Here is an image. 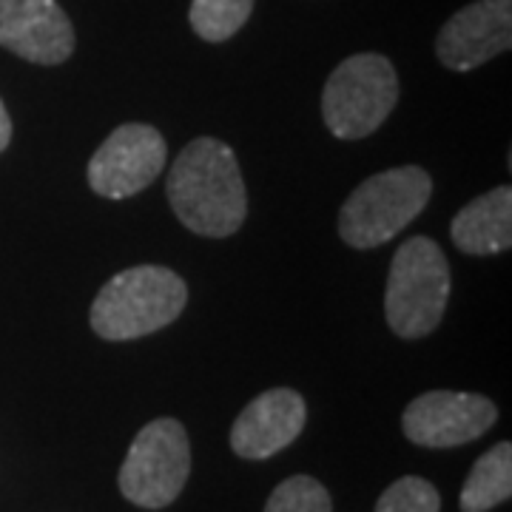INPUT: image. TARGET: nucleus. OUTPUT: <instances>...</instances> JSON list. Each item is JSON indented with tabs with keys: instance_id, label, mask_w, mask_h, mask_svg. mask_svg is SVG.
Segmentation results:
<instances>
[{
	"instance_id": "f257e3e1",
	"label": "nucleus",
	"mask_w": 512,
	"mask_h": 512,
	"mask_svg": "<svg viewBox=\"0 0 512 512\" xmlns=\"http://www.w3.org/2000/svg\"><path fill=\"white\" fill-rule=\"evenodd\" d=\"M165 191L177 220L202 237H231L248 217L237 154L214 137H197L180 151Z\"/></svg>"
},
{
	"instance_id": "f03ea898",
	"label": "nucleus",
	"mask_w": 512,
	"mask_h": 512,
	"mask_svg": "<svg viewBox=\"0 0 512 512\" xmlns=\"http://www.w3.org/2000/svg\"><path fill=\"white\" fill-rule=\"evenodd\" d=\"M188 302L183 276L163 265H137L111 276L92 302L89 322L100 339L128 342L171 325Z\"/></svg>"
},
{
	"instance_id": "7ed1b4c3",
	"label": "nucleus",
	"mask_w": 512,
	"mask_h": 512,
	"mask_svg": "<svg viewBox=\"0 0 512 512\" xmlns=\"http://www.w3.org/2000/svg\"><path fill=\"white\" fill-rule=\"evenodd\" d=\"M450 299V262L430 237H413L393 256L384 316L402 339H421L439 328Z\"/></svg>"
},
{
	"instance_id": "20e7f679",
	"label": "nucleus",
	"mask_w": 512,
	"mask_h": 512,
	"mask_svg": "<svg viewBox=\"0 0 512 512\" xmlns=\"http://www.w3.org/2000/svg\"><path fill=\"white\" fill-rule=\"evenodd\" d=\"M433 180L421 165L387 168L359 185L339 211V234L350 248H379L424 211Z\"/></svg>"
},
{
	"instance_id": "39448f33",
	"label": "nucleus",
	"mask_w": 512,
	"mask_h": 512,
	"mask_svg": "<svg viewBox=\"0 0 512 512\" xmlns=\"http://www.w3.org/2000/svg\"><path fill=\"white\" fill-rule=\"evenodd\" d=\"M399 100V77L382 55H353L342 60L325 83L322 117L339 140H362L390 117Z\"/></svg>"
},
{
	"instance_id": "423d86ee",
	"label": "nucleus",
	"mask_w": 512,
	"mask_h": 512,
	"mask_svg": "<svg viewBox=\"0 0 512 512\" xmlns=\"http://www.w3.org/2000/svg\"><path fill=\"white\" fill-rule=\"evenodd\" d=\"M191 473V447L177 419H154L131 441L120 467V490L143 510H163L183 493Z\"/></svg>"
},
{
	"instance_id": "0eeeda50",
	"label": "nucleus",
	"mask_w": 512,
	"mask_h": 512,
	"mask_svg": "<svg viewBox=\"0 0 512 512\" xmlns=\"http://www.w3.org/2000/svg\"><path fill=\"white\" fill-rule=\"evenodd\" d=\"M165 165L163 134L146 123L114 128L89 163V185L94 194L126 200L160 177Z\"/></svg>"
},
{
	"instance_id": "6e6552de",
	"label": "nucleus",
	"mask_w": 512,
	"mask_h": 512,
	"mask_svg": "<svg viewBox=\"0 0 512 512\" xmlns=\"http://www.w3.org/2000/svg\"><path fill=\"white\" fill-rule=\"evenodd\" d=\"M498 419V410L487 396L430 390L407 404L402 430L419 447H458L484 436Z\"/></svg>"
},
{
	"instance_id": "1a4fd4ad",
	"label": "nucleus",
	"mask_w": 512,
	"mask_h": 512,
	"mask_svg": "<svg viewBox=\"0 0 512 512\" xmlns=\"http://www.w3.org/2000/svg\"><path fill=\"white\" fill-rule=\"evenodd\" d=\"M512 46V0H476L441 26L436 55L453 72L484 66Z\"/></svg>"
},
{
	"instance_id": "9d476101",
	"label": "nucleus",
	"mask_w": 512,
	"mask_h": 512,
	"mask_svg": "<svg viewBox=\"0 0 512 512\" xmlns=\"http://www.w3.org/2000/svg\"><path fill=\"white\" fill-rule=\"evenodd\" d=\"M0 46L40 66H57L74 52V29L57 0H0Z\"/></svg>"
},
{
	"instance_id": "9b49d317",
	"label": "nucleus",
	"mask_w": 512,
	"mask_h": 512,
	"mask_svg": "<svg viewBox=\"0 0 512 512\" xmlns=\"http://www.w3.org/2000/svg\"><path fill=\"white\" fill-rule=\"evenodd\" d=\"M308 419L305 399L291 387H274L248 404L231 430V447L242 458H271L296 441Z\"/></svg>"
},
{
	"instance_id": "f8f14e48",
	"label": "nucleus",
	"mask_w": 512,
	"mask_h": 512,
	"mask_svg": "<svg viewBox=\"0 0 512 512\" xmlns=\"http://www.w3.org/2000/svg\"><path fill=\"white\" fill-rule=\"evenodd\" d=\"M458 251L470 256H493L512 245V188L498 185L490 194L467 202L450 225Z\"/></svg>"
},
{
	"instance_id": "ddd939ff",
	"label": "nucleus",
	"mask_w": 512,
	"mask_h": 512,
	"mask_svg": "<svg viewBox=\"0 0 512 512\" xmlns=\"http://www.w3.org/2000/svg\"><path fill=\"white\" fill-rule=\"evenodd\" d=\"M512 495V444L501 441L478 458L461 490V512H490Z\"/></svg>"
},
{
	"instance_id": "4468645a",
	"label": "nucleus",
	"mask_w": 512,
	"mask_h": 512,
	"mask_svg": "<svg viewBox=\"0 0 512 512\" xmlns=\"http://www.w3.org/2000/svg\"><path fill=\"white\" fill-rule=\"evenodd\" d=\"M254 0H191V26L208 43L234 37L251 18Z\"/></svg>"
},
{
	"instance_id": "2eb2a0df",
	"label": "nucleus",
	"mask_w": 512,
	"mask_h": 512,
	"mask_svg": "<svg viewBox=\"0 0 512 512\" xmlns=\"http://www.w3.org/2000/svg\"><path fill=\"white\" fill-rule=\"evenodd\" d=\"M265 512H333V501L316 478L293 476L271 493Z\"/></svg>"
},
{
	"instance_id": "dca6fc26",
	"label": "nucleus",
	"mask_w": 512,
	"mask_h": 512,
	"mask_svg": "<svg viewBox=\"0 0 512 512\" xmlns=\"http://www.w3.org/2000/svg\"><path fill=\"white\" fill-rule=\"evenodd\" d=\"M439 490L419 476H404L396 484H390L382 495L376 512H439Z\"/></svg>"
},
{
	"instance_id": "f3484780",
	"label": "nucleus",
	"mask_w": 512,
	"mask_h": 512,
	"mask_svg": "<svg viewBox=\"0 0 512 512\" xmlns=\"http://www.w3.org/2000/svg\"><path fill=\"white\" fill-rule=\"evenodd\" d=\"M9 140H12V120H9V111L3 106V100H0V151H6Z\"/></svg>"
}]
</instances>
